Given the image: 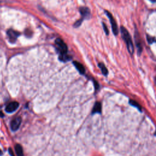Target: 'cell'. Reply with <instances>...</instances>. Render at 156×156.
Masks as SVG:
<instances>
[{"mask_svg":"<svg viewBox=\"0 0 156 156\" xmlns=\"http://www.w3.org/2000/svg\"><path fill=\"white\" fill-rule=\"evenodd\" d=\"M56 45L59 53V59L62 62H67L70 59V56H68V48L65 42L60 39L56 40Z\"/></svg>","mask_w":156,"mask_h":156,"instance_id":"6da1fadb","label":"cell"},{"mask_svg":"<svg viewBox=\"0 0 156 156\" xmlns=\"http://www.w3.org/2000/svg\"><path fill=\"white\" fill-rule=\"evenodd\" d=\"M121 31L122 37L126 43L128 50L130 53V54H132L134 51V45L132 44V42L130 34L128 31L127 30V29L123 26L121 27Z\"/></svg>","mask_w":156,"mask_h":156,"instance_id":"7a4b0ae2","label":"cell"},{"mask_svg":"<svg viewBox=\"0 0 156 156\" xmlns=\"http://www.w3.org/2000/svg\"><path fill=\"white\" fill-rule=\"evenodd\" d=\"M105 13L107 15V17H108L109 20H110L111 25H112V30L113 33L115 35H117L118 33V27H117V23L115 20V19H114L113 16L112 15V14H111L108 11H105Z\"/></svg>","mask_w":156,"mask_h":156,"instance_id":"3957f363","label":"cell"},{"mask_svg":"<svg viewBox=\"0 0 156 156\" xmlns=\"http://www.w3.org/2000/svg\"><path fill=\"white\" fill-rule=\"evenodd\" d=\"M7 36H8L9 41L11 43H15V42H16L18 37L20 36V33L12 29H10L7 31Z\"/></svg>","mask_w":156,"mask_h":156,"instance_id":"277c9868","label":"cell"},{"mask_svg":"<svg viewBox=\"0 0 156 156\" xmlns=\"http://www.w3.org/2000/svg\"><path fill=\"white\" fill-rule=\"evenodd\" d=\"M22 123V118L20 117H17L13 119L10 123V128L13 131H16L19 129Z\"/></svg>","mask_w":156,"mask_h":156,"instance_id":"5b68a950","label":"cell"},{"mask_svg":"<svg viewBox=\"0 0 156 156\" xmlns=\"http://www.w3.org/2000/svg\"><path fill=\"white\" fill-rule=\"evenodd\" d=\"M19 107V103L18 102L10 103L6 107L5 110L7 113H12L15 112Z\"/></svg>","mask_w":156,"mask_h":156,"instance_id":"8992f818","label":"cell"},{"mask_svg":"<svg viewBox=\"0 0 156 156\" xmlns=\"http://www.w3.org/2000/svg\"><path fill=\"white\" fill-rule=\"evenodd\" d=\"M73 64L74 65V67H76V68L77 70V71L80 73V74H84V73H85V68H84V66L81 64L79 63V62H77L76 61L73 62Z\"/></svg>","mask_w":156,"mask_h":156,"instance_id":"52a82bcc","label":"cell"},{"mask_svg":"<svg viewBox=\"0 0 156 156\" xmlns=\"http://www.w3.org/2000/svg\"><path fill=\"white\" fill-rule=\"evenodd\" d=\"M80 12L82 15V16L84 19H88L90 17V12L88 8L87 7H81L80 8Z\"/></svg>","mask_w":156,"mask_h":156,"instance_id":"ba28073f","label":"cell"},{"mask_svg":"<svg viewBox=\"0 0 156 156\" xmlns=\"http://www.w3.org/2000/svg\"><path fill=\"white\" fill-rule=\"evenodd\" d=\"M101 104L100 102H97L93 107L92 110V114H101Z\"/></svg>","mask_w":156,"mask_h":156,"instance_id":"9c48e42d","label":"cell"},{"mask_svg":"<svg viewBox=\"0 0 156 156\" xmlns=\"http://www.w3.org/2000/svg\"><path fill=\"white\" fill-rule=\"evenodd\" d=\"M15 151H16V153H17V154L18 155H19V156L23 155V148H22V147L20 145L17 144V145H15Z\"/></svg>","mask_w":156,"mask_h":156,"instance_id":"30bf717a","label":"cell"},{"mask_svg":"<svg viewBox=\"0 0 156 156\" xmlns=\"http://www.w3.org/2000/svg\"><path fill=\"white\" fill-rule=\"evenodd\" d=\"M99 67L100 68L101 71H102V73L105 75V76H107L108 74V70L106 68L105 66L103 64V63H100L99 64Z\"/></svg>","mask_w":156,"mask_h":156,"instance_id":"8fae6325","label":"cell"},{"mask_svg":"<svg viewBox=\"0 0 156 156\" xmlns=\"http://www.w3.org/2000/svg\"><path fill=\"white\" fill-rule=\"evenodd\" d=\"M129 103H130V104L132 105L133 106H135V107H136L137 108H138L140 111H142L141 107H140V105L137 102H135V101H133V100H131L130 102H129Z\"/></svg>","mask_w":156,"mask_h":156,"instance_id":"7c38bea8","label":"cell"},{"mask_svg":"<svg viewBox=\"0 0 156 156\" xmlns=\"http://www.w3.org/2000/svg\"><path fill=\"white\" fill-rule=\"evenodd\" d=\"M147 37H148V42H149V43H152L153 42H156V40H155L154 38H152V37H150V36H148Z\"/></svg>","mask_w":156,"mask_h":156,"instance_id":"4fadbf2b","label":"cell"},{"mask_svg":"<svg viewBox=\"0 0 156 156\" xmlns=\"http://www.w3.org/2000/svg\"><path fill=\"white\" fill-rule=\"evenodd\" d=\"M103 28H104V29L105 33H106L107 35H108V29H107L106 25H105L104 23H103Z\"/></svg>","mask_w":156,"mask_h":156,"instance_id":"5bb4252c","label":"cell"},{"mask_svg":"<svg viewBox=\"0 0 156 156\" xmlns=\"http://www.w3.org/2000/svg\"><path fill=\"white\" fill-rule=\"evenodd\" d=\"M82 20H80L79 21H77V22H76L75 24H74V26L76 27H78V26H79L81 25V23H82Z\"/></svg>","mask_w":156,"mask_h":156,"instance_id":"9a60e30c","label":"cell"},{"mask_svg":"<svg viewBox=\"0 0 156 156\" xmlns=\"http://www.w3.org/2000/svg\"><path fill=\"white\" fill-rule=\"evenodd\" d=\"M9 153H10V155H13V152H12V149H11L10 148H9Z\"/></svg>","mask_w":156,"mask_h":156,"instance_id":"2e32d148","label":"cell"},{"mask_svg":"<svg viewBox=\"0 0 156 156\" xmlns=\"http://www.w3.org/2000/svg\"><path fill=\"white\" fill-rule=\"evenodd\" d=\"M149 1H151L152 3H155L156 2V0H149Z\"/></svg>","mask_w":156,"mask_h":156,"instance_id":"e0dca14e","label":"cell"},{"mask_svg":"<svg viewBox=\"0 0 156 156\" xmlns=\"http://www.w3.org/2000/svg\"><path fill=\"white\" fill-rule=\"evenodd\" d=\"M2 154H3V152L1 149H0V155H2Z\"/></svg>","mask_w":156,"mask_h":156,"instance_id":"ac0fdd59","label":"cell"},{"mask_svg":"<svg viewBox=\"0 0 156 156\" xmlns=\"http://www.w3.org/2000/svg\"><path fill=\"white\" fill-rule=\"evenodd\" d=\"M155 135H156V133H155Z\"/></svg>","mask_w":156,"mask_h":156,"instance_id":"d6986e66","label":"cell"}]
</instances>
